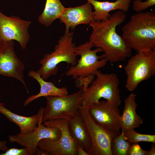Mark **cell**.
Returning a JSON list of instances; mask_svg holds the SVG:
<instances>
[{
  "label": "cell",
  "instance_id": "obj_23",
  "mask_svg": "<svg viewBox=\"0 0 155 155\" xmlns=\"http://www.w3.org/2000/svg\"><path fill=\"white\" fill-rule=\"evenodd\" d=\"M155 5V0H147L144 1L142 0H135L132 3V8L134 11L139 13Z\"/></svg>",
  "mask_w": 155,
  "mask_h": 155
},
{
  "label": "cell",
  "instance_id": "obj_10",
  "mask_svg": "<svg viewBox=\"0 0 155 155\" xmlns=\"http://www.w3.org/2000/svg\"><path fill=\"white\" fill-rule=\"evenodd\" d=\"M80 110L92 142V146L87 152L89 155H112V135L93 120L88 113L87 108L80 105Z\"/></svg>",
  "mask_w": 155,
  "mask_h": 155
},
{
  "label": "cell",
  "instance_id": "obj_1",
  "mask_svg": "<svg viewBox=\"0 0 155 155\" xmlns=\"http://www.w3.org/2000/svg\"><path fill=\"white\" fill-rule=\"evenodd\" d=\"M125 13L118 10L106 21H92L89 26L92 31L89 41L104 52L103 58L111 63L125 61L132 55V49L116 32L117 26L123 23Z\"/></svg>",
  "mask_w": 155,
  "mask_h": 155
},
{
  "label": "cell",
  "instance_id": "obj_7",
  "mask_svg": "<svg viewBox=\"0 0 155 155\" xmlns=\"http://www.w3.org/2000/svg\"><path fill=\"white\" fill-rule=\"evenodd\" d=\"M81 92L80 89L73 94L66 96L44 97L46 104L44 108L42 123L58 119L69 120L80 114Z\"/></svg>",
  "mask_w": 155,
  "mask_h": 155
},
{
  "label": "cell",
  "instance_id": "obj_14",
  "mask_svg": "<svg viewBox=\"0 0 155 155\" xmlns=\"http://www.w3.org/2000/svg\"><path fill=\"white\" fill-rule=\"evenodd\" d=\"M94 13L91 3L87 1L85 4L75 7L65 8L59 19L65 26V34L69 33L70 28L74 30L77 25L89 24L94 21Z\"/></svg>",
  "mask_w": 155,
  "mask_h": 155
},
{
  "label": "cell",
  "instance_id": "obj_16",
  "mask_svg": "<svg viewBox=\"0 0 155 155\" xmlns=\"http://www.w3.org/2000/svg\"><path fill=\"white\" fill-rule=\"evenodd\" d=\"M137 94L133 92L124 100V107L120 118L121 132L140 127L143 120L136 113L137 104L135 100Z\"/></svg>",
  "mask_w": 155,
  "mask_h": 155
},
{
  "label": "cell",
  "instance_id": "obj_29",
  "mask_svg": "<svg viewBox=\"0 0 155 155\" xmlns=\"http://www.w3.org/2000/svg\"><path fill=\"white\" fill-rule=\"evenodd\" d=\"M155 155V143H152L150 150L148 151V155Z\"/></svg>",
  "mask_w": 155,
  "mask_h": 155
},
{
  "label": "cell",
  "instance_id": "obj_18",
  "mask_svg": "<svg viewBox=\"0 0 155 155\" xmlns=\"http://www.w3.org/2000/svg\"><path fill=\"white\" fill-rule=\"evenodd\" d=\"M68 127L74 142L87 152L92 146V142L85 122L80 114L69 120Z\"/></svg>",
  "mask_w": 155,
  "mask_h": 155
},
{
  "label": "cell",
  "instance_id": "obj_2",
  "mask_svg": "<svg viewBox=\"0 0 155 155\" xmlns=\"http://www.w3.org/2000/svg\"><path fill=\"white\" fill-rule=\"evenodd\" d=\"M121 36L128 45L137 53L155 50V13L152 11L132 15L122 28Z\"/></svg>",
  "mask_w": 155,
  "mask_h": 155
},
{
  "label": "cell",
  "instance_id": "obj_3",
  "mask_svg": "<svg viewBox=\"0 0 155 155\" xmlns=\"http://www.w3.org/2000/svg\"><path fill=\"white\" fill-rule=\"evenodd\" d=\"M93 46L89 41L76 46L75 53L77 55L80 56V58L77 60L76 64L71 66L65 73L66 75L75 79L76 86L80 89H86L95 79V72L104 67L108 61L103 58V55H97L98 53L103 52L102 50L98 47L91 50Z\"/></svg>",
  "mask_w": 155,
  "mask_h": 155
},
{
  "label": "cell",
  "instance_id": "obj_28",
  "mask_svg": "<svg viewBox=\"0 0 155 155\" xmlns=\"http://www.w3.org/2000/svg\"><path fill=\"white\" fill-rule=\"evenodd\" d=\"M37 155H49V153L46 150L39 149L38 147L36 150V153Z\"/></svg>",
  "mask_w": 155,
  "mask_h": 155
},
{
  "label": "cell",
  "instance_id": "obj_24",
  "mask_svg": "<svg viewBox=\"0 0 155 155\" xmlns=\"http://www.w3.org/2000/svg\"><path fill=\"white\" fill-rule=\"evenodd\" d=\"M148 151L142 149L137 143L131 145L128 151V155H148Z\"/></svg>",
  "mask_w": 155,
  "mask_h": 155
},
{
  "label": "cell",
  "instance_id": "obj_15",
  "mask_svg": "<svg viewBox=\"0 0 155 155\" xmlns=\"http://www.w3.org/2000/svg\"><path fill=\"white\" fill-rule=\"evenodd\" d=\"M44 108V107H41L36 114L26 117L14 113L5 108L3 103H0V113L10 121L17 125L20 128V133L23 134L34 131L38 123L42 121Z\"/></svg>",
  "mask_w": 155,
  "mask_h": 155
},
{
  "label": "cell",
  "instance_id": "obj_6",
  "mask_svg": "<svg viewBox=\"0 0 155 155\" xmlns=\"http://www.w3.org/2000/svg\"><path fill=\"white\" fill-rule=\"evenodd\" d=\"M124 69L127 76L125 87L128 91L135 90L142 82L155 74V50H142L128 61Z\"/></svg>",
  "mask_w": 155,
  "mask_h": 155
},
{
  "label": "cell",
  "instance_id": "obj_20",
  "mask_svg": "<svg viewBox=\"0 0 155 155\" xmlns=\"http://www.w3.org/2000/svg\"><path fill=\"white\" fill-rule=\"evenodd\" d=\"M65 8L59 0H46L43 11L38 18V22L49 27L59 18Z\"/></svg>",
  "mask_w": 155,
  "mask_h": 155
},
{
  "label": "cell",
  "instance_id": "obj_8",
  "mask_svg": "<svg viewBox=\"0 0 155 155\" xmlns=\"http://www.w3.org/2000/svg\"><path fill=\"white\" fill-rule=\"evenodd\" d=\"M68 123V120L62 119H51L44 122L46 126L59 129L61 131V136L56 141L42 139L38 142L37 147L48 152L49 155H78L77 145L69 133Z\"/></svg>",
  "mask_w": 155,
  "mask_h": 155
},
{
  "label": "cell",
  "instance_id": "obj_12",
  "mask_svg": "<svg viewBox=\"0 0 155 155\" xmlns=\"http://www.w3.org/2000/svg\"><path fill=\"white\" fill-rule=\"evenodd\" d=\"M25 67L16 54L14 41L0 39V74L20 81L28 92L23 74Z\"/></svg>",
  "mask_w": 155,
  "mask_h": 155
},
{
  "label": "cell",
  "instance_id": "obj_4",
  "mask_svg": "<svg viewBox=\"0 0 155 155\" xmlns=\"http://www.w3.org/2000/svg\"><path fill=\"white\" fill-rule=\"evenodd\" d=\"M95 75L96 79L91 84L81 90V106L88 108L103 98L119 107L121 100L118 87L119 82L117 74L103 73L98 70Z\"/></svg>",
  "mask_w": 155,
  "mask_h": 155
},
{
  "label": "cell",
  "instance_id": "obj_27",
  "mask_svg": "<svg viewBox=\"0 0 155 155\" xmlns=\"http://www.w3.org/2000/svg\"><path fill=\"white\" fill-rule=\"evenodd\" d=\"M7 142L0 140V151L4 152L9 149L6 145Z\"/></svg>",
  "mask_w": 155,
  "mask_h": 155
},
{
  "label": "cell",
  "instance_id": "obj_26",
  "mask_svg": "<svg viewBox=\"0 0 155 155\" xmlns=\"http://www.w3.org/2000/svg\"><path fill=\"white\" fill-rule=\"evenodd\" d=\"M77 154L78 155H89L84 149L79 145H77Z\"/></svg>",
  "mask_w": 155,
  "mask_h": 155
},
{
  "label": "cell",
  "instance_id": "obj_17",
  "mask_svg": "<svg viewBox=\"0 0 155 155\" xmlns=\"http://www.w3.org/2000/svg\"><path fill=\"white\" fill-rule=\"evenodd\" d=\"M92 5L94 12V21H106L111 15L110 11L118 9L124 13L127 12L133 0H117L115 2L100 1L96 0H87Z\"/></svg>",
  "mask_w": 155,
  "mask_h": 155
},
{
  "label": "cell",
  "instance_id": "obj_21",
  "mask_svg": "<svg viewBox=\"0 0 155 155\" xmlns=\"http://www.w3.org/2000/svg\"><path fill=\"white\" fill-rule=\"evenodd\" d=\"M131 143L125 140L123 133L113 137L111 144L112 155H127Z\"/></svg>",
  "mask_w": 155,
  "mask_h": 155
},
{
  "label": "cell",
  "instance_id": "obj_19",
  "mask_svg": "<svg viewBox=\"0 0 155 155\" xmlns=\"http://www.w3.org/2000/svg\"><path fill=\"white\" fill-rule=\"evenodd\" d=\"M29 76L35 79L38 83L40 87L39 93L32 95L27 98L25 101L24 105H28L30 102L40 97L48 96H61L68 94L69 92L65 87L58 88L51 82L45 81L36 71L31 70L28 73Z\"/></svg>",
  "mask_w": 155,
  "mask_h": 155
},
{
  "label": "cell",
  "instance_id": "obj_11",
  "mask_svg": "<svg viewBox=\"0 0 155 155\" xmlns=\"http://www.w3.org/2000/svg\"><path fill=\"white\" fill-rule=\"evenodd\" d=\"M31 22L11 16L8 17L0 11V39L15 40L25 49L29 40V27Z\"/></svg>",
  "mask_w": 155,
  "mask_h": 155
},
{
  "label": "cell",
  "instance_id": "obj_25",
  "mask_svg": "<svg viewBox=\"0 0 155 155\" xmlns=\"http://www.w3.org/2000/svg\"><path fill=\"white\" fill-rule=\"evenodd\" d=\"M0 155H31L29 152L26 148L18 149L10 148Z\"/></svg>",
  "mask_w": 155,
  "mask_h": 155
},
{
  "label": "cell",
  "instance_id": "obj_13",
  "mask_svg": "<svg viewBox=\"0 0 155 155\" xmlns=\"http://www.w3.org/2000/svg\"><path fill=\"white\" fill-rule=\"evenodd\" d=\"M40 121L37 127L28 133H20L9 136L10 143L16 142L27 149L31 155L35 154L36 150L39 141L44 139L53 141L58 140L61 136L60 130L57 128L45 125Z\"/></svg>",
  "mask_w": 155,
  "mask_h": 155
},
{
  "label": "cell",
  "instance_id": "obj_22",
  "mask_svg": "<svg viewBox=\"0 0 155 155\" xmlns=\"http://www.w3.org/2000/svg\"><path fill=\"white\" fill-rule=\"evenodd\" d=\"M122 133L125 140L131 144L142 141L155 143V135L141 134L136 132L134 129L129 130Z\"/></svg>",
  "mask_w": 155,
  "mask_h": 155
},
{
  "label": "cell",
  "instance_id": "obj_9",
  "mask_svg": "<svg viewBox=\"0 0 155 155\" xmlns=\"http://www.w3.org/2000/svg\"><path fill=\"white\" fill-rule=\"evenodd\" d=\"M90 115L113 137L119 135L121 116L118 107L107 101H99L88 108Z\"/></svg>",
  "mask_w": 155,
  "mask_h": 155
},
{
  "label": "cell",
  "instance_id": "obj_5",
  "mask_svg": "<svg viewBox=\"0 0 155 155\" xmlns=\"http://www.w3.org/2000/svg\"><path fill=\"white\" fill-rule=\"evenodd\" d=\"M73 34L72 32L64 34L58 41V44L54 47V51L45 55L39 61L41 66L36 71L44 80L57 74L58 65L61 62L71 64V66H74L77 63L78 55L75 53L76 46L73 42Z\"/></svg>",
  "mask_w": 155,
  "mask_h": 155
}]
</instances>
